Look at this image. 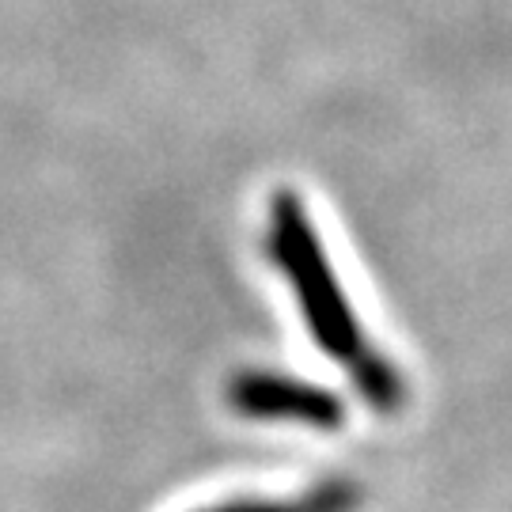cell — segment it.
I'll list each match as a JSON object with an SVG mask.
<instances>
[{"label":"cell","mask_w":512,"mask_h":512,"mask_svg":"<svg viewBox=\"0 0 512 512\" xmlns=\"http://www.w3.org/2000/svg\"><path fill=\"white\" fill-rule=\"evenodd\" d=\"M270 243H274L277 262L289 270L296 293L304 300V311H308L311 327H315V338L330 353H353L357 334H353V323H349V311L338 300L327 258L319 251L315 232H311L308 217H304V205L296 202V194H289V190L274 194Z\"/></svg>","instance_id":"cell-1"},{"label":"cell","mask_w":512,"mask_h":512,"mask_svg":"<svg viewBox=\"0 0 512 512\" xmlns=\"http://www.w3.org/2000/svg\"><path fill=\"white\" fill-rule=\"evenodd\" d=\"M232 403L251 418H300L315 425L334 421V399L319 387H304L266 372H247L232 384Z\"/></svg>","instance_id":"cell-2"},{"label":"cell","mask_w":512,"mask_h":512,"mask_svg":"<svg viewBox=\"0 0 512 512\" xmlns=\"http://www.w3.org/2000/svg\"><path fill=\"white\" fill-rule=\"evenodd\" d=\"M338 505H342V494L327 490V494L304 497L296 505H251V501H243V505H224V509H209V512H338Z\"/></svg>","instance_id":"cell-3"}]
</instances>
